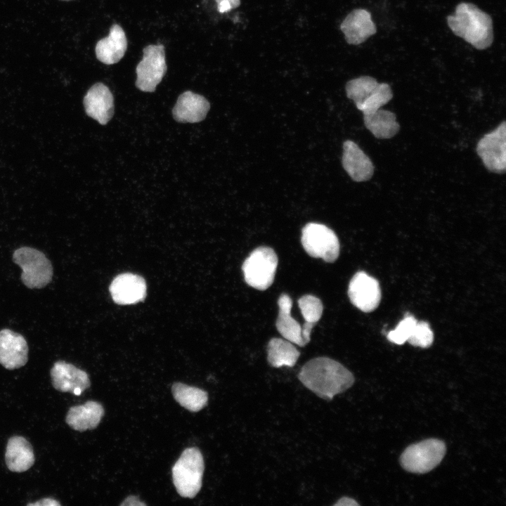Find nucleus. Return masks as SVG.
Segmentation results:
<instances>
[{
  "label": "nucleus",
  "mask_w": 506,
  "mask_h": 506,
  "mask_svg": "<svg viewBox=\"0 0 506 506\" xmlns=\"http://www.w3.org/2000/svg\"><path fill=\"white\" fill-rule=\"evenodd\" d=\"M298 378L306 388L325 400L345 391L354 382L353 374L342 364L323 356L306 362Z\"/></svg>",
  "instance_id": "f257e3e1"
},
{
  "label": "nucleus",
  "mask_w": 506,
  "mask_h": 506,
  "mask_svg": "<svg viewBox=\"0 0 506 506\" xmlns=\"http://www.w3.org/2000/svg\"><path fill=\"white\" fill-rule=\"evenodd\" d=\"M447 23L455 35L476 49H486L493 41L491 15L472 3L458 4L453 14L447 17Z\"/></svg>",
  "instance_id": "f03ea898"
},
{
  "label": "nucleus",
  "mask_w": 506,
  "mask_h": 506,
  "mask_svg": "<svg viewBox=\"0 0 506 506\" xmlns=\"http://www.w3.org/2000/svg\"><path fill=\"white\" fill-rule=\"evenodd\" d=\"M204 460L200 450L188 448L172 467V478L178 493L184 498H194L202 487Z\"/></svg>",
  "instance_id": "7ed1b4c3"
},
{
  "label": "nucleus",
  "mask_w": 506,
  "mask_h": 506,
  "mask_svg": "<svg viewBox=\"0 0 506 506\" xmlns=\"http://www.w3.org/2000/svg\"><path fill=\"white\" fill-rule=\"evenodd\" d=\"M347 97L352 100L363 114L381 108L393 98L391 86L379 83L370 76H361L349 80L346 84Z\"/></svg>",
  "instance_id": "20e7f679"
},
{
  "label": "nucleus",
  "mask_w": 506,
  "mask_h": 506,
  "mask_svg": "<svg viewBox=\"0 0 506 506\" xmlns=\"http://www.w3.org/2000/svg\"><path fill=\"white\" fill-rule=\"evenodd\" d=\"M13 260L21 268L22 282L28 288H43L51 281L53 266L42 252L22 247L15 250Z\"/></svg>",
  "instance_id": "39448f33"
},
{
  "label": "nucleus",
  "mask_w": 506,
  "mask_h": 506,
  "mask_svg": "<svg viewBox=\"0 0 506 506\" xmlns=\"http://www.w3.org/2000/svg\"><path fill=\"white\" fill-rule=\"evenodd\" d=\"M446 452V447L443 441L425 439L408 446L400 457V462L408 472L424 474L440 464Z\"/></svg>",
  "instance_id": "423d86ee"
},
{
  "label": "nucleus",
  "mask_w": 506,
  "mask_h": 506,
  "mask_svg": "<svg viewBox=\"0 0 506 506\" xmlns=\"http://www.w3.org/2000/svg\"><path fill=\"white\" fill-rule=\"evenodd\" d=\"M278 263L277 254L272 248H256L242 266L246 283L259 290L268 289L273 283Z\"/></svg>",
  "instance_id": "0eeeda50"
},
{
  "label": "nucleus",
  "mask_w": 506,
  "mask_h": 506,
  "mask_svg": "<svg viewBox=\"0 0 506 506\" xmlns=\"http://www.w3.org/2000/svg\"><path fill=\"white\" fill-rule=\"evenodd\" d=\"M301 242L311 257L332 263L339 257L340 245L338 238L332 229L323 224L307 223L302 228Z\"/></svg>",
  "instance_id": "6e6552de"
},
{
  "label": "nucleus",
  "mask_w": 506,
  "mask_h": 506,
  "mask_svg": "<svg viewBox=\"0 0 506 506\" xmlns=\"http://www.w3.org/2000/svg\"><path fill=\"white\" fill-rule=\"evenodd\" d=\"M136 86L142 91H155L167 72L164 46L157 44L145 47L143 59L136 66Z\"/></svg>",
  "instance_id": "1a4fd4ad"
},
{
  "label": "nucleus",
  "mask_w": 506,
  "mask_h": 506,
  "mask_svg": "<svg viewBox=\"0 0 506 506\" xmlns=\"http://www.w3.org/2000/svg\"><path fill=\"white\" fill-rule=\"evenodd\" d=\"M505 126L503 121L495 129L484 135L476 148L486 168L496 174H502L506 169Z\"/></svg>",
  "instance_id": "9d476101"
},
{
  "label": "nucleus",
  "mask_w": 506,
  "mask_h": 506,
  "mask_svg": "<svg viewBox=\"0 0 506 506\" xmlns=\"http://www.w3.org/2000/svg\"><path fill=\"white\" fill-rule=\"evenodd\" d=\"M348 295L353 306L368 313L378 306L381 299V290L375 278L364 271H358L349 282Z\"/></svg>",
  "instance_id": "9b49d317"
},
{
  "label": "nucleus",
  "mask_w": 506,
  "mask_h": 506,
  "mask_svg": "<svg viewBox=\"0 0 506 506\" xmlns=\"http://www.w3.org/2000/svg\"><path fill=\"white\" fill-rule=\"evenodd\" d=\"M50 374L53 387L61 392L79 396L91 385L85 371L63 361L54 363Z\"/></svg>",
  "instance_id": "f8f14e48"
},
{
  "label": "nucleus",
  "mask_w": 506,
  "mask_h": 506,
  "mask_svg": "<svg viewBox=\"0 0 506 506\" xmlns=\"http://www.w3.org/2000/svg\"><path fill=\"white\" fill-rule=\"evenodd\" d=\"M28 346L25 337L9 329L0 331V364L8 370L24 366L28 359Z\"/></svg>",
  "instance_id": "ddd939ff"
},
{
  "label": "nucleus",
  "mask_w": 506,
  "mask_h": 506,
  "mask_svg": "<svg viewBox=\"0 0 506 506\" xmlns=\"http://www.w3.org/2000/svg\"><path fill=\"white\" fill-rule=\"evenodd\" d=\"M109 290L115 303L122 305L133 304L145 299L146 284L141 276L125 273L113 279Z\"/></svg>",
  "instance_id": "4468645a"
},
{
  "label": "nucleus",
  "mask_w": 506,
  "mask_h": 506,
  "mask_svg": "<svg viewBox=\"0 0 506 506\" xmlns=\"http://www.w3.org/2000/svg\"><path fill=\"white\" fill-rule=\"evenodd\" d=\"M342 164L348 175L356 182L367 181L374 174L375 167L371 160L351 140L343 143Z\"/></svg>",
  "instance_id": "2eb2a0df"
},
{
  "label": "nucleus",
  "mask_w": 506,
  "mask_h": 506,
  "mask_svg": "<svg viewBox=\"0 0 506 506\" xmlns=\"http://www.w3.org/2000/svg\"><path fill=\"white\" fill-rule=\"evenodd\" d=\"M346 41L349 44L358 45L366 41L377 32L369 11L356 8L349 13L340 25Z\"/></svg>",
  "instance_id": "dca6fc26"
},
{
  "label": "nucleus",
  "mask_w": 506,
  "mask_h": 506,
  "mask_svg": "<svg viewBox=\"0 0 506 506\" xmlns=\"http://www.w3.org/2000/svg\"><path fill=\"white\" fill-rule=\"evenodd\" d=\"M86 114L101 124H107L114 113L113 96L102 83L93 84L84 98Z\"/></svg>",
  "instance_id": "f3484780"
},
{
  "label": "nucleus",
  "mask_w": 506,
  "mask_h": 506,
  "mask_svg": "<svg viewBox=\"0 0 506 506\" xmlns=\"http://www.w3.org/2000/svg\"><path fill=\"white\" fill-rule=\"evenodd\" d=\"M209 108L205 97L187 91L179 96L172 110L173 117L179 122H199L205 118Z\"/></svg>",
  "instance_id": "a211bd4d"
},
{
  "label": "nucleus",
  "mask_w": 506,
  "mask_h": 506,
  "mask_svg": "<svg viewBox=\"0 0 506 506\" xmlns=\"http://www.w3.org/2000/svg\"><path fill=\"white\" fill-rule=\"evenodd\" d=\"M127 48V39L122 28L117 24L110 27L109 35L99 40L95 48L96 58L106 65L119 62Z\"/></svg>",
  "instance_id": "6ab92c4d"
},
{
  "label": "nucleus",
  "mask_w": 506,
  "mask_h": 506,
  "mask_svg": "<svg viewBox=\"0 0 506 506\" xmlns=\"http://www.w3.org/2000/svg\"><path fill=\"white\" fill-rule=\"evenodd\" d=\"M104 415L103 406L88 401L84 404L71 407L66 415V423L73 429L84 432L95 429Z\"/></svg>",
  "instance_id": "aec40b11"
},
{
  "label": "nucleus",
  "mask_w": 506,
  "mask_h": 506,
  "mask_svg": "<svg viewBox=\"0 0 506 506\" xmlns=\"http://www.w3.org/2000/svg\"><path fill=\"white\" fill-rule=\"evenodd\" d=\"M34 455L30 443L24 437L14 436L7 443L5 461L11 472H22L34 463Z\"/></svg>",
  "instance_id": "412c9836"
},
{
  "label": "nucleus",
  "mask_w": 506,
  "mask_h": 506,
  "mask_svg": "<svg viewBox=\"0 0 506 506\" xmlns=\"http://www.w3.org/2000/svg\"><path fill=\"white\" fill-rule=\"evenodd\" d=\"M278 316L275 326L284 339L299 346L306 345L302 336V326L291 315L292 301L287 294H282L278 299Z\"/></svg>",
  "instance_id": "4be33fe9"
},
{
  "label": "nucleus",
  "mask_w": 506,
  "mask_h": 506,
  "mask_svg": "<svg viewBox=\"0 0 506 506\" xmlns=\"http://www.w3.org/2000/svg\"><path fill=\"white\" fill-rule=\"evenodd\" d=\"M365 127L372 135L379 139H388L394 136L400 129L396 115L387 110L377 109L363 114Z\"/></svg>",
  "instance_id": "5701e85b"
},
{
  "label": "nucleus",
  "mask_w": 506,
  "mask_h": 506,
  "mask_svg": "<svg viewBox=\"0 0 506 506\" xmlns=\"http://www.w3.org/2000/svg\"><path fill=\"white\" fill-rule=\"evenodd\" d=\"M300 353L293 344L281 338H272L267 345V360L274 368L293 367Z\"/></svg>",
  "instance_id": "b1692460"
},
{
  "label": "nucleus",
  "mask_w": 506,
  "mask_h": 506,
  "mask_svg": "<svg viewBox=\"0 0 506 506\" xmlns=\"http://www.w3.org/2000/svg\"><path fill=\"white\" fill-rule=\"evenodd\" d=\"M171 391L174 399L190 411L197 412L207 404V393L201 389L176 382Z\"/></svg>",
  "instance_id": "393cba45"
},
{
  "label": "nucleus",
  "mask_w": 506,
  "mask_h": 506,
  "mask_svg": "<svg viewBox=\"0 0 506 506\" xmlns=\"http://www.w3.org/2000/svg\"><path fill=\"white\" fill-rule=\"evenodd\" d=\"M298 306L305 323L315 325L320 319L323 306L318 297L305 294L299 299Z\"/></svg>",
  "instance_id": "a878e982"
},
{
  "label": "nucleus",
  "mask_w": 506,
  "mask_h": 506,
  "mask_svg": "<svg viewBox=\"0 0 506 506\" xmlns=\"http://www.w3.org/2000/svg\"><path fill=\"white\" fill-rule=\"evenodd\" d=\"M417 322L413 316L407 314L396 327L388 333L387 339L396 344H403L408 341Z\"/></svg>",
  "instance_id": "bb28decb"
},
{
  "label": "nucleus",
  "mask_w": 506,
  "mask_h": 506,
  "mask_svg": "<svg viewBox=\"0 0 506 506\" xmlns=\"http://www.w3.org/2000/svg\"><path fill=\"white\" fill-rule=\"evenodd\" d=\"M434 341V334L429 325L424 321L417 322L407 342L414 346L429 347Z\"/></svg>",
  "instance_id": "cd10ccee"
},
{
  "label": "nucleus",
  "mask_w": 506,
  "mask_h": 506,
  "mask_svg": "<svg viewBox=\"0 0 506 506\" xmlns=\"http://www.w3.org/2000/svg\"><path fill=\"white\" fill-rule=\"evenodd\" d=\"M219 13L228 12L231 9L238 7L240 0H216Z\"/></svg>",
  "instance_id": "c85d7f7f"
},
{
  "label": "nucleus",
  "mask_w": 506,
  "mask_h": 506,
  "mask_svg": "<svg viewBox=\"0 0 506 506\" xmlns=\"http://www.w3.org/2000/svg\"><path fill=\"white\" fill-rule=\"evenodd\" d=\"M336 506H356L359 504L353 498L349 497H342L339 499L336 503Z\"/></svg>",
  "instance_id": "c756f323"
},
{
  "label": "nucleus",
  "mask_w": 506,
  "mask_h": 506,
  "mask_svg": "<svg viewBox=\"0 0 506 506\" xmlns=\"http://www.w3.org/2000/svg\"><path fill=\"white\" fill-rule=\"evenodd\" d=\"M121 505H145V503L142 502L138 497L130 495L121 503Z\"/></svg>",
  "instance_id": "7c9ffc66"
},
{
  "label": "nucleus",
  "mask_w": 506,
  "mask_h": 506,
  "mask_svg": "<svg viewBox=\"0 0 506 506\" xmlns=\"http://www.w3.org/2000/svg\"><path fill=\"white\" fill-rule=\"evenodd\" d=\"M27 505H60V503L54 499L44 498L36 502L27 504Z\"/></svg>",
  "instance_id": "2f4dec72"
}]
</instances>
